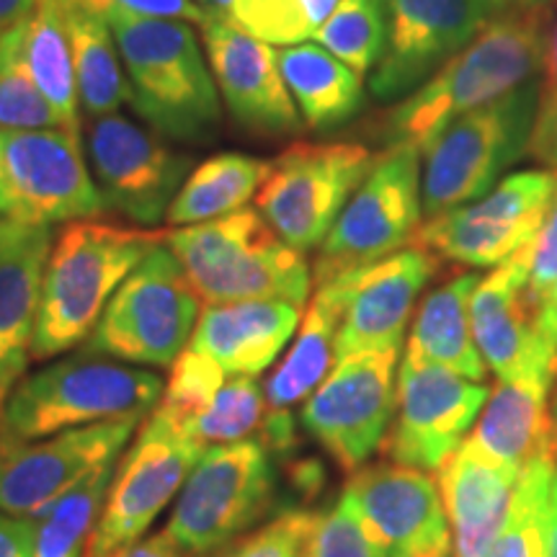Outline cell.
<instances>
[{
    "mask_svg": "<svg viewBox=\"0 0 557 557\" xmlns=\"http://www.w3.org/2000/svg\"><path fill=\"white\" fill-rule=\"evenodd\" d=\"M547 50V3L517 5L444 62L431 78L387 114V145L423 148L447 124L524 88L542 73Z\"/></svg>",
    "mask_w": 557,
    "mask_h": 557,
    "instance_id": "6da1fadb",
    "label": "cell"
},
{
    "mask_svg": "<svg viewBox=\"0 0 557 557\" xmlns=\"http://www.w3.org/2000/svg\"><path fill=\"white\" fill-rule=\"evenodd\" d=\"M169 230L122 227L101 220L67 222L54 235L45 278L32 359L45 361L86 344L122 287Z\"/></svg>",
    "mask_w": 557,
    "mask_h": 557,
    "instance_id": "7a4b0ae2",
    "label": "cell"
},
{
    "mask_svg": "<svg viewBox=\"0 0 557 557\" xmlns=\"http://www.w3.org/2000/svg\"><path fill=\"white\" fill-rule=\"evenodd\" d=\"M165 382L150 369L90 354L24 374L0 410V447L47 438L103 421H143Z\"/></svg>",
    "mask_w": 557,
    "mask_h": 557,
    "instance_id": "3957f363",
    "label": "cell"
},
{
    "mask_svg": "<svg viewBox=\"0 0 557 557\" xmlns=\"http://www.w3.org/2000/svg\"><path fill=\"white\" fill-rule=\"evenodd\" d=\"M129 83V107L171 139H205L220 127L222 101L189 21L109 16Z\"/></svg>",
    "mask_w": 557,
    "mask_h": 557,
    "instance_id": "277c9868",
    "label": "cell"
},
{
    "mask_svg": "<svg viewBox=\"0 0 557 557\" xmlns=\"http://www.w3.org/2000/svg\"><path fill=\"white\" fill-rule=\"evenodd\" d=\"M165 246L205 305L284 299L305 308L315 284L305 253L278 238L259 209L169 230Z\"/></svg>",
    "mask_w": 557,
    "mask_h": 557,
    "instance_id": "5b68a950",
    "label": "cell"
},
{
    "mask_svg": "<svg viewBox=\"0 0 557 557\" xmlns=\"http://www.w3.org/2000/svg\"><path fill=\"white\" fill-rule=\"evenodd\" d=\"M276 487L274 455L261 438L207 447L160 534L189 557L214 555L274 511Z\"/></svg>",
    "mask_w": 557,
    "mask_h": 557,
    "instance_id": "8992f818",
    "label": "cell"
},
{
    "mask_svg": "<svg viewBox=\"0 0 557 557\" xmlns=\"http://www.w3.org/2000/svg\"><path fill=\"white\" fill-rule=\"evenodd\" d=\"M540 81L447 124L423 148V218L483 199L527 156L537 116Z\"/></svg>",
    "mask_w": 557,
    "mask_h": 557,
    "instance_id": "52a82bcc",
    "label": "cell"
},
{
    "mask_svg": "<svg viewBox=\"0 0 557 557\" xmlns=\"http://www.w3.org/2000/svg\"><path fill=\"white\" fill-rule=\"evenodd\" d=\"M199 305L178 259L163 243L124 278L83 348L124 364L171 369L194 336Z\"/></svg>",
    "mask_w": 557,
    "mask_h": 557,
    "instance_id": "ba28073f",
    "label": "cell"
},
{
    "mask_svg": "<svg viewBox=\"0 0 557 557\" xmlns=\"http://www.w3.org/2000/svg\"><path fill=\"white\" fill-rule=\"evenodd\" d=\"M423 225L421 150L393 145L348 199L312 267L318 284L413 246Z\"/></svg>",
    "mask_w": 557,
    "mask_h": 557,
    "instance_id": "9c48e42d",
    "label": "cell"
},
{
    "mask_svg": "<svg viewBox=\"0 0 557 557\" xmlns=\"http://www.w3.org/2000/svg\"><path fill=\"white\" fill-rule=\"evenodd\" d=\"M372 150L357 143H299L274 160L256 209L289 248L323 246L348 199L372 171Z\"/></svg>",
    "mask_w": 557,
    "mask_h": 557,
    "instance_id": "30bf717a",
    "label": "cell"
},
{
    "mask_svg": "<svg viewBox=\"0 0 557 557\" xmlns=\"http://www.w3.org/2000/svg\"><path fill=\"white\" fill-rule=\"evenodd\" d=\"M400 348L348 354L302 403L299 421L305 431L348 475L385 447L398 406Z\"/></svg>",
    "mask_w": 557,
    "mask_h": 557,
    "instance_id": "8fae6325",
    "label": "cell"
},
{
    "mask_svg": "<svg viewBox=\"0 0 557 557\" xmlns=\"http://www.w3.org/2000/svg\"><path fill=\"white\" fill-rule=\"evenodd\" d=\"M555 171L508 173L483 199L423 220L413 246L459 267H500L545 225Z\"/></svg>",
    "mask_w": 557,
    "mask_h": 557,
    "instance_id": "7c38bea8",
    "label": "cell"
},
{
    "mask_svg": "<svg viewBox=\"0 0 557 557\" xmlns=\"http://www.w3.org/2000/svg\"><path fill=\"white\" fill-rule=\"evenodd\" d=\"M201 451L205 449L184 431L152 410L116 462L86 557H120L124 549L137 545L163 508L178 496Z\"/></svg>",
    "mask_w": 557,
    "mask_h": 557,
    "instance_id": "4fadbf2b",
    "label": "cell"
},
{
    "mask_svg": "<svg viewBox=\"0 0 557 557\" xmlns=\"http://www.w3.org/2000/svg\"><path fill=\"white\" fill-rule=\"evenodd\" d=\"M0 156L11 220L21 225L52 227L107 212L75 129H0Z\"/></svg>",
    "mask_w": 557,
    "mask_h": 557,
    "instance_id": "5bb4252c",
    "label": "cell"
},
{
    "mask_svg": "<svg viewBox=\"0 0 557 557\" xmlns=\"http://www.w3.org/2000/svg\"><path fill=\"white\" fill-rule=\"evenodd\" d=\"M491 387L410 357L400 359L398 406L387 431L389 462L438 472L462 447L483 413Z\"/></svg>",
    "mask_w": 557,
    "mask_h": 557,
    "instance_id": "9a60e30c",
    "label": "cell"
},
{
    "mask_svg": "<svg viewBox=\"0 0 557 557\" xmlns=\"http://www.w3.org/2000/svg\"><path fill=\"white\" fill-rule=\"evenodd\" d=\"M86 150L103 205L143 227L165 220L189 178V158L173 152L148 127L122 114L90 120Z\"/></svg>",
    "mask_w": 557,
    "mask_h": 557,
    "instance_id": "2e32d148",
    "label": "cell"
},
{
    "mask_svg": "<svg viewBox=\"0 0 557 557\" xmlns=\"http://www.w3.org/2000/svg\"><path fill=\"white\" fill-rule=\"evenodd\" d=\"M137 418L70 429L26 444L0 447V511L34 519L96 470L120 462Z\"/></svg>",
    "mask_w": 557,
    "mask_h": 557,
    "instance_id": "e0dca14e",
    "label": "cell"
},
{
    "mask_svg": "<svg viewBox=\"0 0 557 557\" xmlns=\"http://www.w3.org/2000/svg\"><path fill=\"white\" fill-rule=\"evenodd\" d=\"M532 243L480 276L470 299L472 336L498 382H545L557 389L555 361L540 331V302L529 292Z\"/></svg>",
    "mask_w": 557,
    "mask_h": 557,
    "instance_id": "ac0fdd59",
    "label": "cell"
},
{
    "mask_svg": "<svg viewBox=\"0 0 557 557\" xmlns=\"http://www.w3.org/2000/svg\"><path fill=\"white\" fill-rule=\"evenodd\" d=\"M387 47L372 70L374 99L395 101L421 88L493 18L485 0H385Z\"/></svg>",
    "mask_w": 557,
    "mask_h": 557,
    "instance_id": "d6986e66",
    "label": "cell"
},
{
    "mask_svg": "<svg viewBox=\"0 0 557 557\" xmlns=\"http://www.w3.org/2000/svg\"><path fill=\"white\" fill-rule=\"evenodd\" d=\"M436 269L438 259L434 253L410 246L369 267L331 278L344 302L336 361L367 348L403 346L416 299Z\"/></svg>",
    "mask_w": 557,
    "mask_h": 557,
    "instance_id": "ffe728a7",
    "label": "cell"
},
{
    "mask_svg": "<svg viewBox=\"0 0 557 557\" xmlns=\"http://www.w3.org/2000/svg\"><path fill=\"white\" fill-rule=\"evenodd\" d=\"M199 29L222 101L240 127L256 135H295L302 129L274 47L225 16H212Z\"/></svg>",
    "mask_w": 557,
    "mask_h": 557,
    "instance_id": "44dd1931",
    "label": "cell"
},
{
    "mask_svg": "<svg viewBox=\"0 0 557 557\" xmlns=\"http://www.w3.org/2000/svg\"><path fill=\"white\" fill-rule=\"evenodd\" d=\"M387 557H408L451 540L438 480L398 462L364 465L344 487Z\"/></svg>",
    "mask_w": 557,
    "mask_h": 557,
    "instance_id": "7402d4cb",
    "label": "cell"
},
{
    "mask_svg": "<svg viewBox=\"0 0 557 557\" xmlns=\"http://www.w3.org/2000/svg\"><path fill=\"white\" fill-rule=\"evenodd\" d=\"M302 308L284 299H240L205 305L189 348L205 354L230 377H259L295 338Z\"/></svg>",
    "mask_w": 557,
    "mask_h": 557,
    "instance_id": "603a6c76",
    "label": "cell"
},
{
    "mask_svg": "<svg viewBox=\"0 0 557 557\" xmlns=\"http://www.w3.org/2000/svg\"><path fill=\"white\" fill-rule=\"evenodd\" d=\"M52 243V227L24 225L0 248V410L32 361Z\"/></svg>",
    "mask_w": 557,
    "mask_h": 557,
    "instance_id": "cb8c5ba5",
    "label": "cell"
},
{
    "mask_svg": "<svg viewBox=\"0 0 557 557\" xmlns=\"http://www.w3.org/2000/svg\"><path fill=\"white\" fill-rule=\"evenodd\" d=\"M521 472L480 455L462 442L438 470L444 511L449 519L455 557H485L498 529L504 527Z\"/></svg>",
    "mask_w": 557,
    "mask_h": 557,
    "instance_id": "d4e9b609",
    "label": "cell"
},
{
    "mask_svg": "<svg viewBox=\"0 0 557 557\" xmlns=\"http://www.w3.org/2000/svg\"><path fill=\"white\" fill-rule=\"evenodd\" d=\"M545 382H498L465 442L493 462L524 472L537 459L557 462V416Z\"/></svg>",
    "mask_w": 557,
    "mask_h": 557,
    "instance_id": "484cf974",
    "label": "cell"
},
{
    "mask_svg": "<svg viewBox=\"0 0 557 557\" xmlns=\"http://www.w3.org/2000/svg\"><path fill=\"white\" fill-rule=\"evenodd\" d=\"M478 282V274L465 271L421 299L410 325L406 357L451 369L475 382L487 377L470 320V299Z\"/></svg>",
    "mask_w": 557,
    "mask_h": 557,
    "instance_id": "4316f807",
    "label": "cell"
},
{
    "mask_svg": "<svg viewBox=\"0 0 557 557\" xmlns=\"http://www.w3.org/2000/svg\"><path fill=\"white\" fill-rule=\"evenodd\" d=\"M341 315L344 302L336 284H318L302 315V325L295 333V344L263 385L269 416H292V408L308 400L320 382L329 377L336 367Z\"/></svg>",
    "mask_w": 557,
    "mask_h": 557,
    "instance_id": "83f0119b",
    "label": "cell"
},
{
    "mask_svg": "<svg viewBox=\"0 0 557 557\" xmlns=\"http://www.w3.org/2000/svg\"><path fill=\"white\" fill-rule=\"evenodd\" d=\"M292 101L310 129H336L364 107V81L318 41L276 50Z\"/></svg>",
    "mask_w": 557,
    "mask_h": 557,
    "instance_id": "f1b7e54d",
    "label": "cell"
},
{
    "mask_svg": "<svg viewBox=\"0 0 557 557\" xmlns=\"http://www.w3.org/2000/svg\"><path fill=\"white\" fill-rule=\"evenodd\" d=\"M274 160L246 156V152H220L207 158L184 181L176 199L165 212L169 227H191L220 220L246 209L267 184Z\"/></svg>",
    "mask_w": 557,
    "mask_h": 557,
    "instance_id": "f546056e",
    "label": "cell"
},
{
    "mask_svg": "<svg viewBox=\"0 0 557 557\" xmlns=\"http://www.w3.org/2000/svg\"><path fill=\"white\" fill-rule=\"evenodd\" d=\"M65 24L81 107L94 120L120 114L124 103H129V83L109 21L65 0Z\"/></svg>",
    "mask_w": 557,
    "mask_h": 557,
    "instance_id": "4dcf8cb0",
    "label": "cell"
},
{
    "mask_svg": "<svg viewBox=\"0 0 557 557\" xmlns=\"http://www.w3.org/2000/svg\"><path fill=\"white\" fill-rule=\"evenodd\" d=\"M24 54L34 81L70 129L78 132V86L70 50L65 0H39L24 21Z\"/></svg>",
    "mask_w": 557,
    "mask_h": 557,
    "instance_id": "1f68e13d",
    "label": "cell"
},
{
    "mask_svg": "<svg viewBox=\"0 0 557 557\" xmlns=\"http://www.w3.org/2000/svg\"><path fill=\"white\" fill-rule=\"evenodd\" d=\"M114 470L116 462L96 470L34 517V557H86Z\"/></svg>",
    "mask_w": 557,
    "mask_h": 557,
    "instance_id": "d6a6232c",
    "label": "cell"
},
{
    "mask_svg": "<svg viewBox=\"0 0 557 557\" xmlns=\"http://www.w3.org/2000/svg\"><path fill=\"white\" fill-rule=\"evenodd\" d=\"M557 462L537 459L519 475L504 527L491 542L485 557H545L547 519L553 504V480Z\"/></svg>",
    "mask_w": 557,
    "mask_h": 557,
    "instance_id": "836d02e7",
    "label": "cell"
},
{
    "mask_svg": "<svg viewBox=\"0 0 557 557\" xmlns=\"http://www.w3.org/2000/svg\"><path fill=\"white\" fill-rule=\"evenodd\" d=\"M387 29L385 0H341L312 39L364 78L385 54Z\"/></svg>",
    "mask_w": 557,
    "mask_h": 557,
    "instance_id": "e575fe53",
    "label": "cell"
},
{
    "mask_svg": "<svg viewBox=\"0 0 557 557\" xmlns=\"http://www.w3.org/2000/svg\"><path fill=\"white\" fill-rule=\"evenodd\" d=\"M52 127H67V124L34 81L24 54V21H21L0 37V129Z\"/></svg>",
    "mask_w": 557,
    "mask_h": 557,
    "instance_id": "d590c367",
    "label": "cell"
},
{
    "mask_svg": "<svg viewBox=\"0 0 557 557\" xmlns=\"http://www.w3.org/2000/svg\"><path fill=\"white\" fill-rule=\"evenodd\" d=\"M341 0H235L225 18L271 47L305 45Z\"/></svg>",
    "mask_w": 557,
    "mask_h": 557,
    "instance_id": "8d00e7d4",
    "label": "cell"
},
{
    "mask_svg": "<svg viewBox=\"0 0 557 557\" xmlns=\"http://www.w3.org/2000/svg\"><path fill=\"white\" fill-rule=\"evenodd\" d=\"M267 413V393L256 377H227L212 406L191 421L184 434L201 449L243 442L261 434Z\"/></svg>",
    "mask_w": 557,
    "mask_h": 557,
    "instance_id": "74e56055",
    "label": "cell"
},
{
    "mask_svg": "<svg viewBox=\"0 0 557 557\" xmlns=\"http://www.w3.org/2000/svg\"><path fill=\"white\" fill-rule=\"evenodd\" d=\"M227 377L230 374L218 361L186 346L176 364L171 367V377L165 382L156 410L165 421L184 431L212 406Z\"/></svg>",
    "mask_w": 557,
    "mask_h": 557,
    "instance_id": "f35d334b",
    "label": "cell"
},
{
    "mask_svg": "<svg viewBox=\"0 0 557 557\" xmlns=\"http://www.w3.org/2000/svg\"><path fill=\"white\" fill-rule=\"evenodd\" d=\"M305 557H387L344 493L329 511L318 513Z\"/></svg>",
    "mask_w": 557,
    "mask_h": 557,
    "instance_id": "ab89813d",
    "label": "cell"
},
{
    "mask_svg": "<svg viewBox=\"0 0 557 557\" xmlns=\"http://www.w3.org/2000/svg\"><path fill=\"white\" fill-rule=\"evenodd\" d=\"M315 517V511L287 508L269 524L256 527L209 557H305Z\"/></svg>",
    "mask_w": 557,
    "mask_h": 557,
    "instance_id": "60d3db41",
    "label": "cell"
},
{
    "mask_svg": "<svg viewBox=\"0 0 557 557\" xmlns=\"http://www.w3.org/2000/svg\"><path fill=\"white\" fill-rule=\"evenodd\" d=\"M81 9L99 13V16L109 18L114 13H124V16H139V18H178L189 21V24H205L212 18L205 5L197 0H73Z\"/></svg>",
    "mask_w": 557,
    "mask_h": 557,
    "instance_id": "b9f144b4",
    "label": "cell"
},
{
    "mask_svg": "<svg viewBox=\"0 0 557 557\" xmlns=\"http://www.w3.org/2000/svg\"><path fill=\"white\" fill-rule=\"evenodd\" d=\"M557 278V171H555V191L549 201L545 225L532 243V271H529V292L532 297L542 299V295L553 287Z\"/></svg>",
    "mask_w": 557,
    "mask_h": 557,
    "instance_id": "7bdbcfd3",
    "label": "cell"
},
{
    "mask_svg": "<svg viewBox=\"0 0 557 557\" xmlns=\"http://www.w3.org/2000/svg\"><path fill=\"white\" fill-rule=\"evenodd\" d=\"M527 156L547 171H557V83L540 86L537 116H534Z\"/></svg>",
    "mask_w": 557,
    "mask_h": 557,
    "instance_id": "ee69618b",
    "label": "cell"
},
{
    "mask_svg": "<svg viewBox=\"0 0 557 557\" xmlns=\"http://www.w3.org/2000/svg\"><path fill=\"white\" fill-rule=\"evenodd\" d=\"M0 557H34V519L0 511Z\"/></svg>",
    "mask_w": 557,
    "mask_h": 557,
    "instance_id": "f6af8a7d",
    "label": "cell"
},
{
    "mask_svg": "<svg viewBox=\"0 0 557 557\" xmlns=\"http://www.w3.org/2000/svg\"><path fill=\"white\" fill-rule=\"evenodd\" d=\"M540 331L545 336L549 351L555 361V377H557V278L545 295L540 299Z\"/></svg>",
    "mask_w": 557,
    "mask_h": 557,
    "instance_id": "bcb514c9",
    "label": "cell"
},
{
    "mask_svg": "<svg viewBox=\"0 0 557 557\" xmlns=\"http://www.w3.org/2000/svg\"><path fill=\"white\" fill-rule=\"evenodd\" d=\"M557 83V0H547V50L545 65H542L540 86H555Z\"/></svg>",
    "mask_w": 557,
    "mask_h": 557,
    "instance_id": "7dc6e473",
    "label": "cell"
},
{
    "mask_svg": "<svg viewBox=\"0 0 557 557\" xmlns=\"http://www.w3.org/2000/svg\"><path fill=\"white\" fill-rule=\"evenodd\" d=\"M120 557H189V555H184L176 545H171L163 534H156V537L139 540L137 545L124 549Z\"/></svg>",
    "mask_w": 557,
    "mask_h": 557,
    "instance_id": "c3c4849f",
    "label": "cell"
},
{
    "mask_svg": "<svg viewBox=\"0 0 557 557\" xmlns=\"http://www.w3.org/2000/svg\"><path fill=\"white\" fill-rule=\"evenodd\" d=\"M39 0H0V37L29 18Z\"/></svg>",
    "mask_w": 557,
    "mask_h": 557,
    "instance_id": "681fc988",
    "label": "cell"
},
{
    "mask_svg": "<svg viewBox=\"0 0 557 557\" xmlns=\"http://www.w3.org/2000/svg\"><path fill=\"white\" fill-rule=\"evenodd\" d=\"M545 557H557V498L553 496V504H549V519H547V555Z\"/></svg>",
    "mask_w": 557,
    "mask_h": 557,
    "instance_id": "f907efd6",
    "label": "cell"
},
{
    "mask_svg": "<svg viewBox=\"0 0 557 557\" xmlns=\"http://www.w3.org/2000/svg\"><path fill=\"white\" fill-rule=\"evenodd\" d=\"M487 9H491L493 16H498V13H504L508 9H517V5H542L547 3V0H485Z\"/></svg>",
    "mask_w": 557,
    "mask_h": 557,
    "instance_id": "816d5d0a",
    "label": "cell"
},
{
    "mask_svg": "<svg viewBox=\"0 0 557 557\" xmlns=\"http://www.w3.org/2000/svg\"><path fill=\"white\" fill-rule=\"evenodd\" d=\"M0 218H9L11 220V197H9V186H5L3 156H0Z\"/></svg>",
    "mask_w": 557,
    "mask_h": 557,
    "instance_id": "f5cc1de1",
    "label": "cell"
},
{
    "mask_svg": "<svg viewBox=\"0 0 557 557\" xmlns=\"http://www.w3.org/2000/svg\"><path fill=\"white\" fill-rule=\"evenodd\" d=\"M408 557H455V547H451V540H447V542H442V545L421 549V553L408 555Z\"/></svg>",
    "mask_w": 557,
    "mask_h": 557,
    "instance_id": "db71d44e",
    "label": "cell"
},
{
    "mask_svg": "<svg viewBox=\"0 0 557 557\" xmlns=\"http://www.w3.org/2000/svg\"><path fill=\"white\" fill-rule=\"evenodd\" d=\"M24 227L21 225V222H16V220H9V218H0V248L5 246V243H9L13 235L18 233V230Z\"/></svg>",
    "mask_w": 557,
    "mask_h": 557,
    "instance_id": "11a10c76",
    "label": "cell"
},
{
    "mask_svg": "<svg viewBox=\"0 0 557 557\" xmlns=\"http://www.w3.org/2000/svg\"><path fill=\"white\" fill-rule=\"evenodd\" d=\"M233 3H235V0H201V5H205V9L212 13V16H225Z\"/></svg>",
    "mask_w": 557,
    "mask_h": 557,
    "instance_id": "9f6ffc18",
    "label": "cell"
},
{
    "mask_svg": "<svg viewBox=\"0 0 557 557\" xmlns=\"http://www.w3.org/2000/svg\"><path fill=\"white\" fill-rule=\"evenodd\" d=\"M553 496L557 498V470H555V480H553Z\"/></svg>",
    "mask_w": 557,
    "mask_h": 557,
    "instance_id": "6f0895ef",
    "label": "cell"
},
{
    "mask_svg": "<svg viewBox=\"0 0 557 557\" xmlns=\"http://www.w3.org/2000/svg\"><path fill=\"white\" fill-rule=\"evenodd\" d=\"M553 408H555V416H557V395L553 398Z\"/></svg>",
    "mask_w": 557,
    "mask_h": 557,
    "instance_id": "680465c9",
    "label": "cell"
},
{
    "mask_svg": "<svg viewBox=\"0 0 557 557\" xmlns=\"http://www.w3.org/2000/svg\"><path fill=\"white\" fill-rule=\"evenodd\" d=\"M197 3H201V0H197Z\"/></svg>",
    "mask_w": 557,
    "mask_h": 557,
    "instance_id": "91938a15",
    "label": "cell"
}]
</instances>
